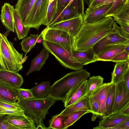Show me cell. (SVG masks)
Segmentation results:
<instances>
[{
	"instance_id": "cell-1",
	"label": "cell",
	"mask_w": 129,
	"mask_h": 129,
	"mask_svg": "<svg viewBox=\"0 0 129 129\" xmlns=\"http://www.w3.org/2000/svg\"><path fill=\"white\" fill-rule=\"evenodd\" d=\"M114 21L112 17H109L94 23L84 22L74 40L73 48L82 51L93 47L101 39L114 31Z\"/></svg>"
},
{
	"instance_id": "cell-2",
	"label": "cell",
	"mask_w": 129,
	"mask_h": 129,
	"mask_svg": "<svg viewBox=\"0 0 129 129\" xmlns=\"http://www.w3.org/2000/svg\"><path fill=\"white\" fill-rule=\"evenodd\" d=\"M90 75V73L85 69L67 73L51 86L48 96L56 101L63 102L72 89L87 80Z\"/></svg>"
},
{
	"instance_id": "cell-3",
	"label": "cell",
	"mask_w": 129,
	"mask_h": 129,
	"mask_svg": "<svg viewBox=\"0 0 129 129\" xmlns=\"http://www.w3.org/2000/svg\"><path fill=\"white\" fill-rule=\"evenodd\" d=\"M56 101L48 96L42 99L33 98L25 100H20L18 104L24 110L25 115L34 122L36 129L41 126L44 129H48L45 125L43 121L48 110Z\"/></svg>"
},
{
	"instance_id": "cell-4",
	"label": "cell",
	"mask_w": 129,
	"mask_h": 129,
	"mask_svg": "<svg viewBox=\"0 0 129 129\" xmlns=\"http://www.w3.org/2000/svg\"><path fill=\"white\" fill-rule=\"evenodd\" d=\"M6 35L0 34V70L18 73L28 56L23 57V53L18 52Z\"/></svg>"
},
{
	"instance_id": "cell-5",
	"label": "cell",
	"mask_w": 129,
	"mask_h": 129,
	"mask_svg": "<svg viewBox=\"0 0 129 129\" xmlns=\"http://www.w3.org/2000/svg\"><path fill=\"white\" fill-rule=\"evenodd\" d=\"M43 45L65 68L74 71L83 69L84 66L75 58L71 50L60 44L48 41H44Z\"/></svg>"
},
{
	"instance_id": "cell-6",
	"label": "cell",
	"mask_w": 129,
	"mask_h": 129,
	"mask_svg": "<svg viewBox=\"0 0 129 129\" xmlns=\"http://www.w3.org/2000/svg\"><path fill=\"white\" fill-rule=\"evenodd\" d=\"M49 0H37L29 15L25 27L38 30L43 25L46 15Z\"/></svg>"
},
{
	"instance_id": "cell-7",
	"label": "cell",
	"mask_w": 129,
	"mask_h": 129,
	"mask_svg": "<svg viewBox=\"0 0 129 129\" xmlns=\"http://www.w3.org/2000/svg\"><path fill=\"white\" fill-rule=\"evenodd\" d=\"M41 34L44 41L59 44L72 51L74 40L67 32L62 30L47 27L42 31Z\"/></svg>"
},
{
	"instance_id": "cell-8",
	"label": "cell",
	"mask_w": 129,
	"mask_h": 129,
	"mask_svg": "<svg viewBox=\"0 0 129 129\" xmlns=\"http://www.w3.org/2000/svg\"><path fill=\"white\" fill-rule=\"evenodd\" d=\"M83 22V16L81 15L69 20L56 23L48 27L63 30L69 33L74 40L80 31Z\"/></svg>"
},
{
	"instance_id": "cell-9",
	"label": "cell",
	"mask_w": 129,
	"mask_h": 129,
	"mask_svg": "<svg viewBox=\"0 0 129 129\" xmlns=\"http://www.w3.org/2000/svg\"><path fill=\"white\" fill-rule=\"evenodd\" d=\"M115 85V100L112 114L120 113L129 103V94L124 81Z\"/></svg>"
},
{
	"instance_id": "cell-10",
	"label": "cell",
	"mask_w": 129,
	"mask_h": 129,
	"mask_svg": "<svg viewBox=\"0 0 129 129\" xmlns=\"http://www.w3.org/2000/svg\"><path fill=\"white\" fill-rule=\"evenodd\" d=\"M125 46L123 43L106 45L96 54V61H111L116 55L125 50Z\"/></svg>"
},
{
	"instance_id": "cell-11",
	"label": "cell",
	"mask_w": 129,
	"mask_h": 129,
	"mask_svg": "<svg viewBox=\"0 0 129 129\" xmlns=\"http://www.w3.org/2000/svg\"><path fill=\"white\" fill-rule=\"evenodd\" d=\"M113 3L91 8H88L83 17L84 22L94 23L105 18L107 12L111 7Z\"/></svg>"
},
{
	"instance_id": "cell-12",
	"label": "cell",
	"mask_w": 129,
	"mask_h": 129,
	"mask_svg": "<svg viewBox=\"0 0 129 129\" xmlns=\"http://www.w3.org/2000/svg\"><path fill=\"white\" fill-rule=\"evenodd\" d=\"M0 118L20 129H36L35 124L30 118L25 115H5Z\"/></svg>"
},
{
	"instance_id": "cell-13",
	"label": "cell",
	"mask_w": 129,
	"mask_h": 129,
	"mask_svg": "<svg viewBox=\"0 0 129 129\" xmlns=\"http://www.w3.org/2000/svg\"><path fill=\"white\" fill-rule=\"evenodd\" d=\"M114 30V31L104 37L94 45L93 48L96 54L106 45L123 43L127 40L128 38L121 35L117 31Z\"/></svg>"
},
{
	"instance_id": "cell-14",
	"label": "cell",
	"mask_w": 129,
	"mask_h": 129,
	"mask_svg": "<svg viewBox=\"0 0 129 129\" xmlns=\"http://www.w3.org/2000/svg\"><path fill=\"white\" fill-rule=\"evenodd\" d=\"M113 84L111 82L103 83L89 96L98 102L100 107V116L102 117L104 114L109 92Z\"/></svg>"
},
{
	"instance_id": "cell-15",
	"label": "cell",
	"mask_w": 129,
	"mask_h": 129,
	"mask_svg": "<svg viewBox=\"0 0 129 129\" xmlns=\"http://www.w3.org/2000/svg\"><path fill=\"white\" fill-rule=\"evenodd\" d=\"M87 80L79 84L71 91L63 102L65 108L78 102L86 96Z\"/></svg>"
},
{
	"instance_id": "cell-16",
	"label": "cell",
	"mask_w": 129,
	"mask_h": 129,
	"mask_svg": "<svg viewBox=\"0 0 129 129\" xmlns=\"http://www.w3.org/2000/svg\"><path fill=\"white\" fill-rule=\"evenodd\" d=\"M129 120V116L121 113L112 114L105 117L99 121L98 126L93 129H111L123 122Z\"/></svg>"
},
{
	"instance_id": "cell-17",
	"label": "cell",
	"mask_w": 129,
	"mask_h": 129,
	"mask_svg": "<svg viewBox=\"0 0 129 129\" xmlns=\"http://www.w3.org/2000/svg\"><path fill=\"white\" fill-rule=\"evenodd\" d=\"M18 88L0 82V100L18 104Z\"/></svg>"
},
{
	"instance_id": "cell-18",
	"label": "cell",
	"mask_w": 129,
	"mask_h": 129,
	"mask_svg": "<svg viewBox=\"0 0 129 129\" xmlns=\"http://www.w3.org/2000/svg\"><path fill=\"white\" fill-rule=\"evenodd\" d=\"M14 7L6 3L2 6L0 19L3 25L8 30L14 32L13 11Z\"/></svg>"
},
{
	"instance_id": "cell-19",
	"label": "cell",
	"mask_w": 129,
	"mask_h": 129,
	"mask_svg": "<svg viewBox=\"0 0 129 129\" xmlns=\"http://www.w3.org/2000/svg\"><path fill=\"white\" fill-rule=\"evenodd\" d=\"M23 82L22 77L18 73L0 70V82L20 88Z\"/></svg>"
},
{
	"instance_id": "cell-20",
	"label": "cell",
	"mask_w": 129,
	"mask_h": 129,
	"mask_svg": "<svg viewBox=\"0 0 129 129\" xmlns=\"http://www.w3.org/2000/svg\"><path fill=\"white\" fill-rule=\"evenodd\" d=\"M71 52L75 58L83 66L96 61L93 47L82 51L75 50L73 48Z\"/></svg>"
},
{
	"instance_id": "cell-21",
	"label": "cell",
	"mask_w": 129,
	"mask_h": 129,
	"mask_svg": "<svg viewBox=\"0 0 129 129\" xmlns=\"http://www.w3.org/2000/svg\"><path fill=\"white\" fill-rule=\"evenodd\" d=\"M37 0H17L15 9L25 26L31 11Z\"/></svg>"
},
{
	"instance_id": "cell-22",
	"label": "cell",
	"mask_w": 129,
	"mask_h": 129,
	"mask_svg": "<svg viewBox=\"0 0 129 129\" xmlns=\"http://www.w3.org/2000/svg\"><path fill=\"white\" fill-rule=\"evenodd\" d=\"M112 74L111 82L115 84L123 80L124 77L129 70L127 61L116 63Z\"/></svg>"
},
{
	"instance_id": "cell-23",
	"label": "cell",
	"mask_w": 129,
	"mask_h": 129,
	"mask_svg": "<svg viewBox=\"0 0 129 129\" xmlns=\"http://www.w3.org/2000/svg\"><path fill=\"white\" fill-rule=\"evenodd\" d=\"M82 110L87 111L92 113L89 97L86 96L78 102L66 108L60 114L67 115L74 112Z\"/></svg>"
},
{
	"instance_id": "cell-24",
	"label": "cell",
	"mask_w": 129,
	"mask_h": 129,
	"mask_svg": "<svg viewBox=\"0 0 129 129\" xmlns=\"http://www.w3.org/2000/svg\"><path fill=\"white\" fill-rule=\"evenodd\" d=\"M49 53L45 48L42 49L39 54L31 60L30 66L26 75L35 71H39L48 58Z\"/></svg>"
},
{
	"instance_id": "cell-25",
	"label": "cell",
	"mask_w": 129,
	"mask_h": 129,
	"mask_svg": "<svg viewBox=\"0 0 129 129\" xmlns=\"http://www.w3.org/2000/svg\"><path fill=\"white\" fill-rule=\"evenodd\" d=\"M81 15L73 7L70 5L59 14H56L50 25L56 23L69 20Z\"/></svg>"
},
{
	"instance_id": "cell-26",
	"label": "cell",
	"mask_w": 129,
	"mask_h": 129,
	"mask_svg": "<svg viewBox=\"0 0 129 129\" xmlns=\"http://www.w3.org/2000/svg\"><path fill=\"white\" fill-rule=\"evenodd\" d=\"M15 29L19 40L23 39L28 35L30 28L26 27L17 11H13Z\"/></svg>"
},
{
	"instance_id": "cell-27",
	"label": "cell",
	"mask_w": 129,
	"mask_h": 129,
	"mask_svg": "<svg viewBox=\"0 0 129 129\" xmlns=\"http://www.w3.org/2000/svg\"><path fill=\"white\" fill-rule=\"evenodd\" d=\"M51 86L49 82L44 81L30 90L34 98L42 99L48 96Z\"/></svg>"
},
{
	"instance_id": "cell-28",
	"label": "cell",
	"mask_w": 129,
	"mask_h": 129,
	"mask_svg": "<svg viewBox=\"0 0 129 129\" xmlns=\"http://www.w3.org/2000/svg\"><path fill=\"white\" fill-rule=\"evenodd\" d=\"M104 78L100 76H93L87 80L86 96L89 97L91 94L103 83Z\"/></svg>"
},
{
	"instance_id": "cell-29",
	"label": "cell",
	"mask_w": 129,
	"mask_h": 129,
	"mask_svg": "<svg viewBox=\"0 0 129 129\" xmlns=\"http://www.w3.org/2000/svg\"><path fill=\"white\" fill-rule=\"evenodd\" d=\"M68 115L59 114L53 116L49 121V126L48 129H67L64 122L67 118Z\"/></svg>"
},
{
	"instance_id": "cell-30",
	"label": "cell",
	"mask_w": 129,
	"mask_h": 129,
	"mask_svg": "<svg viewBox=\"0 0 129 129\" xmlns=\"http://www.w3.org/2000/svg\"><path fill=\"white\" fill-rule=\"evenodd\" d=\"M115 87L113 84L110 90L106 100L105 108L102 118L112 115L115 100Z\"/></svg>"
},
{
	"instance_id": "cell-31",
	"label": "cell",
	"mask_w": 129,
	"mask_h": 129,
	"mask_svg": "<svg viewBox=\"0 0 129 129\" xmlns=\"http://www.w3.org/2000/svg\"><path fill=\"white\" fill-rule=\"evenodd\" d=\"M40 35L39 34H30L29 36L23 39L20 43L22 50L26 53L30 52L35 47L37 41Z\"/></svg>"
},
{
	"instance_id": "cell-32",
	"label": "cell",
	"mask_w": 129,
	"mask_h": 129,
	"mask_svg": "<svg viewBox=\"0 0 129 129\" xmlns=\"http://www.w3.org/2000/svg\"><path fill=\"white\" fill-rule=\"evenodd\" d=\"M112 5L107 12L105 18L109 17H114L126 5L128 0H113Z\"/></svg>"
},
{
	"instance_id": "cell-33",
	"label": "cell",
	"mask_w": 129,
	"mask_h": 129,
	"mask_svg": "<svg viewBox=\"0 0 129 129\" xmlns=\"http://www.w3.org/2000/svg\"><path fill=\"white\" fill-rule=\"evenodd\" d=\"M57 0L49 4L46 15L43 25L49 26L57 12Z\"/></svg>"
},
{
	"instance_id": "cell-34",
	"label": "cell",
	"mask_w": 129,
	"mask_h": 129,
	"mask_svg": "<svg viewBox=\"0 0 129 129\" xmlns=\"http://www.w3.org/2000/svg\"><path fill=\"white\" fill-rule=\"evenodd\" d=\"M89 113L90 112L88 111L82 110L75 112L67 115L68 118L64 122L67 129L69 126L72 125L83 115Z\"/></svg>"
},
{
	"instance_id": "cell-35",
	"label": "cell",
	"mask_w": 129,
	"mask_h": 129,
	"mask_svg": "<svg viewBox=\"0 0 129 129\" xmlns=\"http://www.w3.org/2000/svg\"><path fill=\"white\" fill-rule=\"evenodd\" d=\"M113 18L116 23L129 21V5H125Z\"/></svg>"
},
{
	"instance_id": "cell-36",
	"label": "cell",
	"mask_w": 129,
	"mask_h": 129,
	"mask_svg": "<svg viewBox=\"0 0 129 129\" xmlns=\"http://www.w3.org/2000/svg\"><path fill=\"white\" fill-rule=\"evenodd\" d=\"M89 100L92 113L93 114L91 120H95L97 117L100 116V107L98 102L90 97H89Z\"/></svg>"
},
{
	"instance_id": "cell-37",
	"label": "cell",
	"mask_w": 129,
	"mask_h": 129,
	"mask_svg": "<svg viewBox=\"0 0 129 129\" xmlns=\"http://www.w3.org/2000/svg\"><path fill=\"white\" fill-rule=\"evenodd\" d=\"M24 115V110L19 109H7L0 107V115Z\"/></svg>"
},
{
	"instance_id": "cell-38",
	"label": "cell",
	"mask_w": 129,
	"mask_h": 129,
	"mask_svg": "<svg viewBox=\"0 0 129 129\" xmlns=\"http://www.w3.org/2000/svg\"><path fill=\"white\" fill-rule=\"evenodd\" d=\"M84 1L85 0H73L69 5L74 7L83 17L85 14L84 12Z\"/></svg>"
},
{
	"instance_id": "cell-39",
	"label": "cell",
	"mask_w": 129,
	"mask_h": 129,
	"mask_svg": "<svg viewBox=\"0 0 129 129\" xmlns=\"http://www.w3.org/2000/svg\"><path fill=\"white\" fill-rule=\"evenodd\" d=\"M20 100H25L34 98L30 89L18 88Z\"/></svg>"
},
{
	"instance_id": "cell-40",
	"label": "cell",
	"mask_w": 129,
	"mask_h": 129,
	"mask_svg": "<svg viewBox=\"0 0 129 129\" xmlns=\"http://www.w3.org/2000/svg\"><path fill=\"white\" fill-rule=\"evenodd\" d=\"M129 53L125 50L119 53L112 59L111 61L116 63L124 61H127L129 58Z\"/></svg>"
},
{
	"instance_id": "cell-41",
	"label": "cell",
	"mask_w": 129,
	"mask_h": 129,
	"mask_svg": "<svg viewBox=\"0 0 129 129\" xmlns=\"http://www.w3.org/2000/svg\"><path fill=\"white\" fill-rule=\"evenodd\" d=\"M0 107L7 109H22L19 104L1 100H0Z\"/></svg>"
},
{
	"instance_id": "cell-42",
	"label": "cell",
	"mask_w": 129,
	"mask_h": 129,
	"mask_svg": "<svg viewBox=\"0 0 129 129\" xmlns=\"http://www.w3.org/2000/svg\"><path fill=\"white\" fill-rule=\"evenodd\" d=\"M71 0H57V10L56 14L61 13L68 5Z\"/></svg>"
},
{
	"instance_id": "cell-43",
	"label": "cell",
	"mask_w": 129,
	"mask_h": 129,
	"mask_svg": "<svg viewBox=\"0 0 129 129\" xmlns=\"http://www.w3.org/2000/svg\"><path fill=\"white\" fill-rule=\"evenodd\" d=\"M0 129H18V128L13 125L0 118Z\"/></svg>"
},
{
	"instance_id": "cell-44",
	"label": "cell",
	"mask_w": 129,
	"mask_h": 129,
	"mask_svg": "<svg viewBox=\"0 0 129 129\" xmlns=\"http://www.w3.org/2000/svg\"><path fill=\"white\" fill-rule=\"evenodd\" d=\"M113 27L114 30L117 31L121 35L129 39V33L125 31L120 26H118L115 21L113 23Z\"/></svg>"
},
{
	"instance_id": "cell-45",
	"label": "cell",
	"mask_w": 129,
	"mask_h": 129,
	"mask_svg": "<svg viewBox=\"0 0 129 129\" xmlns=\"http://www.w3.org/2000/svg\"><path fill=\"white\" fill-rule=\"evenodd\" d=\"M112 129H129V120L115 126Z\"/></svg>"
},
{
	"instance_id": "cell-46",
	"label": "cell",
	"mask_w": 129,
	"mask_h": 129,
	"mask_svg": "<svg viewBox=\"0 0 129 129\" xmlns=\"http://www.w3.org/2000/svg\"><path fill=\"white\" fill-rule=\"evenodd\" d=\"M106 0H93L88 8H91L100 6Z\"/></svg>"
},
{
	"instance_id": "cell-47",
	"label": "cell",
	"mask_w": 129,
	"mask_h": 129,
	"mask_svg": "<svg viewBox=\"0 0 129 129\" xmlns=\"http://www.w3.org/2000/svg\"><path fill=\"white\" fill-rule=\"evenodd\" d=\"M123 80L125 82L127 92L129 94V70L125 75Z\"/></svg>"
},
{
	"instance_id": "cell-48",
	"label": "cell",
	"mask_w": 129,
	"mask_h": 129,
	"mask_svg": "<svg viewBox=\"0 0 129 129\" xmlns=\"http://www.w3.org/2000/svg\"><path fill=\"white\" fill-rule=\"evenodd\" d=\"M119 25L125 31L129 33V25L124 22H118L116 23Z\"/></svg>"
},
{
	"instance_id": "cell-49",
	"label": "cell",
	"mask_w": 129,
	"mask_h": 129,
	"mask_svg": "<svg viewBox=\"0 0 129 129\" xmlns=\"http://www.w3.org/2000/svg\"><path fill=\"white\" fill-rule=\"evenodd\" d=\"M123 43L126 46L125 51L129 53V39H128L127 40Z\"/></svg>"
},
{
	"instance_id": "cell-50",
	"label": "cell",
	"mask_w": 129,
	"mask_h": 129,
	"mask_svg": "<svg viewBox=\"0 0 129 129\" xmlns=\"http://www.w3.org/2000/svg\"><path fill=\"white\" fill-rule=\"evenodd\" d=\"M120 113L129 116V106L127 108L123 110Z\"/></svg>"
},
{
	"instance_id": "cell-51",
	"label": "cell",
	"mask_w": 129,
	"mask_h": 129,
	"mask_svg": "<svg viewBox=\"0 0 129 129\" xmlns=\"http://www.w3.org/2000/svg\"><path fill=\"white\" fill-rule=\"evenodd\" d=\"M43 39L42 35L41 34L37 39L36 43H43Z\"/></svg>"
},
{
	"instance_id": "cell-52",
	"label": "cell",
	"mask_w": 129,
	"mask_h": 129,
	"mask_svg": "<svg viewBox=\"0 0 129 129\" xmlns=\"http://www.w3.org/2000/svg\"><path fill=\"white\" fill-rule=\"evenodd\" d=\"M93 0H85V2L89 7L90 5Z\"/></svg>"
},
{
	"instance_id": "cell-53",
	"label": "cell",
	"mask_w": 129,
	"mask_h": 129,
	"mask_svg": "<svg viewBox=\"0 0 129 129\" xmlns=\"http://www.w3.org/2000/svg\"><path fill=\"white\" fill-rule=\"evenodd\" d=\"M126 24L129 25V21H127L126 22H124Z\"/></svg>"
},
{
	"instance_id": "cell-54",
	"label": "cell",
	"mask_w": 129,
	"mask_h": 129,
	"mask_svg": "<svg viewBox=\"0 0 129 129\" xmlns=\"http://www.w3.org/2000/svg\"><path fill=\"white\" fill-rule=\"evenodd\" d=\"M54 0H49V3H50L52 2L53 1H54Z\"/></svg>"
},
{
	"instance_id": "cell-55",
	"label": "cell",
	"mask_w": 129,
	"mask_h": 129,
	"mask_svg": "<svg viewBox=\"0 0 129 129\" xmlns=\"http://www.w3.org/2000/svg\"><path fill=\"white\" fill-rule=\"evenodd\" d=\"M73 0H71L69 4V5H68V6H69L71 4V3L72 2V1H73Z\"/></svg>"
},
{
	"instance_id": "cell-56",
	"label": "cell",
	"mask_w": 129,
	"mask_h": 129,
	"mask_svg": "<svg viewBox=\"0 0 129 129\" xmlns=\"http://www.w3.org/2000/svg\"><path fill=\"white\" fill-rule=\"evenodd\" d=\"M127 4L128 5H129V0H128Z\"/></svg>"
},
{
	"instance_id": "cell-57",
	"label": "cell",
	"mask_w": 129,
	"mask_h": 129,
	"mask_svg": "<svg viewBox=\"0 0 129 129\" xmlns=\"http://www.w3.org/2000/svg\"><path fill=\"white\" fill-rule=\"evenodd\" d=\"M127 61H128V66H129V59Z\"/></svg>"
},
{
	"instance_id": "cell-58",
	"label": "cell",
	"mask_w": 129,
	"mask_h": 129,
	"mask_svg": "<svg viewBox=\"0 0 129 129\" xmlns=\"http://www.w3.org/2000/svg\"></svg>"
}]
</instances>
